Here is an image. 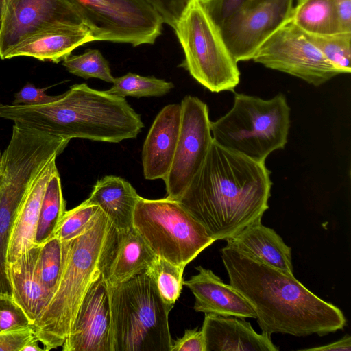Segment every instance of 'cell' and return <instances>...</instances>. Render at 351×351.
<instances>
[{"mask_svg":"<svg viewBox=\"0 0 351 351\" xmlns=\"http://www.w3.org/2000/svg\"><path fill=\"white\" fill-rule=\"evenodd\" d=\"M272 182L265 162L213 141L200 169L178 201L216 241L261 221Z\"/></svg>","mask_w":351,"mask_h":351,"instance_id":"1","label":"cell"},{"mask_svg":"<svg viewBox=\"0 0 351 351\" xmlns=\"http://www.w3.org/2000/svg\"><path fill=\"white\" fill-rule=\"evenodd\" d=\"M221 255L230 285L251 304L262 332L324 336L346 325L339 308L314 294L294 275L227 245Z\"/></svg>","mask_w":351,"mask_h":351,"instance_id":"2","label":"cell"},{"mask_svg":"<svg viewBox=\"0 0 351 351\" xmlns=\"http://www.w3.org/2000/svg\"><path fill=\"white\" fill-rule=\"evenodd\" d=\"M0 119L71 140L119 143L135 138L144 125L125 97L75 84L50 103L16 106L0 102Z\"/></svg>","mask_w":351,"mask_h":351,"instance_id":"3","label":"cell"},{"mask_svg":"<svg viewBox=\"0 0 351 351\" xmlns=\"http://www.w3.org/2000/svg\"><path fill=\"white\" fill-rule=\"evenodd\" d=\"M116 230L100 209L88 229L68 241L61 277L50 302L32 324L45 350L62 346L88 289L104 271Z\"/></svg>","mask_w":351,"mask_h":351,"instance_id":"4","label":"cell"},{"mask_svg":"<svg viewBox=\"0 0 351 351\" xmlns=\"http://www.w3.org/2000/svg\"><path fill=\"white\" fill-rule=\"evenodd\" d=\"M70 140L14 124L0 158V293L12 295L6 256L17 215L34 182Z\"/></svg>","mask_w":351,"mask_h":351,"instance_id":"5","label":"cell"},{"mask_svg":"<svg viewBox=\"0 0 351 351\" xmlns=\"http://www.w3.org/2000/svg\"><path fill=\"white\" fill-rule=\"evenodd\" d=\"M108 289L113 351H171V309L146 271Z\"/></svg>","mask_w":351,"mask_h":351,"instance_id":"6","label":"cell"},{"mask_svg":"<svg viewBox=\"0 0 351 351\" xmlns=\"http://www.w3.org/2000/svg\"><path fill=\"white\" fill-rule=\"evenodd\" d=\"M290 112L282 93L269 99L235 93L231 109L210 121L213 139L223 147L265 162L271 152L285 147Z\"/></svg>","mask_w":351,"mask_h":351,"instance_id":"7","label":"cell"},{"mask_svg":"<svg viewBox=\"0 0 351 351\" xmlns=\"http://www.w3.org/2000/svg\"><path fill=\"white\" fill-rule=\"evenodd\" d=\"M173 29L184 53L179 66L210 92L234 90L240 82L238 62L200 0H189Z\"/></svg>","mask_w":351,"mask_h":351,"instance_id":"8","label":"cell"},{"mask_svg":"<svg viewBox=\"0 0 351 351\" xmlns=\"http://www.w3.org/2000/svg\"><path fill=\"white\" fill-rule=\"evenodd\" d=\"M132 225L155 256L184 267L215 241L178 200L168 197L140 196Z\"/></svg>","mask_w":351,"mask_h":351,"instance_id":"9","label":"cell"},{"mask_svg":"<svg viewBox=\"0 0 351 351\" xmlns=\"http://www.w3.org/2000/svg\"><path fill=\"white\" fill-rule=\"evenodd\" d=\"M95 40L152 45L162 34L163 21L147 0H70Z\"/></svg>","mask_w":351,"mask_h":351,"instance_id":"10","label":"cell"},{"mask_svg":"<svg viewBox=\"0 0 351 351\" xmlns=\"http://www.w3.org/2000/svg\"><path fill=\"white\" fill-rule=\"evenodd\" d=\"M252 60L315 86L342 74L290 19L261 45Z\"/></svg>","mask_w":351,"mask_h":351,"instance_id":"11","label":"cell"},{"mask_svg":"<svg viewBox=\"0 0 351 351\" xmlns=\"http://www.w3.org/2000/svg\"><path fill=\"white\" fill-rule=\"evenodd\" d=\"M178 143L170 169L163 180L167 197L178 200L200 169L213 141L207 104L186 95L180 103Z\"/></svg>","mask_w":351,"mask_h":351,"instance_id":"12","label":"cell"},{"mask_svg":"<svg viewBox=\"0 0 351 351\" xmlns=\"http://www.w3.org/2000/svg\"><path fill=\"white\" fill-rule=\"evenodd\" d=\"M293 0H249L220 26L235 60H251L261 45L291 17Z\"/></svg>","mask_w":351,"mask_h":351,"instance_id":"13","label":"cell"},{"mask_svg":"<svg viewBox=\"0 0 351 351\" xmlns=\"http://www.w3.org/2000/svg\"><path fill=\"white\" fill-rule=\"evenodd\" d=\"M61 25H86L70 0H8L0 29V58L27 37Z\"/></svg>","mask_w":351,"mask_h":351,"instance_id":"14","label":"cell"},{"mask_svg":"<svg viewBox=\"0 0 351 351\" xmlns=\"http://www.w3.org/2000/svg\"><path fill=\"white\" fill-rule=\"evenodd\" d=\"M62 346L64 351H113L110 303L104 272L86 292Z\"/></svg>","mask_w":351,"mask_h":351,"instance_id":"15","label":"cell"},{"mask_svg":"<svg viewBox=\"0 0 351 351\" xmlns=\"http://www.w3.org/2000/svg\"><path fill=\"white\" fill-rule=\"evenodd\" d=\"M181 120L178 104L165 106L156 117L144 141L142 163L146 180H164L174 156Z\"/></svg>","mask_w":351,"mask_h":351,"instance_id":"16","label":"cell"},{"mask_svg":"<svg viewBox=\"0 0 351 351\" xmlns=\"http://www.w3.org/2000/svg\"><path fill=\"white\" fill-rule=\"evenodd\" d=\"M197 273L183 281L195 296L193 308L197 312L221 316L256 318L248 301L231 285H227L212 270L202 266Z\"/></svg>","mask_w":351,"mask_h":351,"instance_id":"17","label":"cell"},{"mask_svg":"<svg viewBox=\"0 0 351 351\" xmlns=\"http://www.w3.org/2000/svg\"><path fill=\"white\" fill-rule=\"evenodd\" d=\"M205 351H278L271 335L257 333L245 318L204 313Z\"/></svg>","mask_w":351,"mask_h":351,"instance_id":"18","label":"cell"},{"mask_svg":"<svg viewBox=\"0 0 351 351\" xmlns=\"http://www.w3.org/2000/svg\"><path fill=\"white\" fill-rule=\"evenodd\" d=\"M92 41L95 38L86 25L53 26L20 42L6 53L4 60L28 56L58 63L71 56L77 47Z\"/></svg>","mask_w":351,"mask_h":351,"instance_id":"19","label":"cell"},{"mask_svg":"<svg viewBox=\"0 0 351 351\" xmlns=\"http://www.w3.org/2000/svg\"><path fill=\"white\" fill-rule=\"evenodd\" d=\"M227 246L271 267L293 275L291 248L274 230L257 221L226 239Z\"/></svg>","mask_w":351,"mask_h":351,"instance_id":"20","label":"cell"},{"mask_svg":"<svg viewBox=\"0 0 351 351\" xmlns=\"http://www.w3.org/2000/svg\"><path fill=\"white\" fill-rule=\"evenodd\" d=\"M40 245H35L7 265L12 296L32 324L47 306L53 295L42 285L36 271Z\"/></svg>","mask_w":351,"mask_h":351,"instance_id":"21","label":"cell"},{"mask_svg":"<svg viewBox=\"0 0 351 351\" xmlns=\"http://www.w3.org/2000/svg\"><path fill=\"white\" fill-rule=\"evenodd\" d=\"M155 256L133 227L117 232L104 271L107 285L116 286L145 271Z\"/></svg>","mask_w":351,"mask_h":351,"instance_id":"22","label":"cell"},{"mask_svg":"<svg viewBox=\"0 0 351 351\" xmlns=\"http://www.w3.org/2000/svg\"><path fill=\"white\" fill-rule=\"evenodd\" d=\"M56 158H52L38 176L22 204L8 245L7 265L36 245V232L41 202L47 183L57 169Z\"/></svg>","mask_w":351,"mask_h":351,"instance_id":"23","label":"cell"},{"mask_svg":"<svg viewBox=\"0 0 351 351\" xmlns=\"http://www.w3.org/2000/svg\"><path fill=\"white\" fill-rule=\"evenodd\" d=\"M139 197L127 180L119 176H106L97 181L86 200L98 206L116 231L122 232L133 227V214Z\"/></svg>","mask_w":351,"mask_h":351,"instance_id":"24","label":"cell"},{"mask_svg":"<svg viewBox=\"0 0 351 351\" xmlns=\"http://www.w3.org/2000/svg\"><path fill=\"white\" fill-rule=\"evenodd\" d=\"M290 20L308 34H332L343 32L334 0H297Z\"/></svg>","mask_w":351,"mask_h":351,"instance_id":"25","label":"cell"},{"mask_svg":"<svg viewBox=\"0 0 351 351\" xmlns=\"http://www.w3.org/2000/svg\"><path fill=\"white\" fill-rule=\"evenodd\" d=\"M65 212L66 202L57 169L51 175L43 197L36 227V245H40L54 237Z\"/></svg>","mask_w":351,"mask_h":351,"instance_id":"26","label":"cell"},{"mask_svg":"<svg viewBox=\"0 0 351 351\" xmlns=\"http://www.w3.org/2000/svg\"><path fill=\"white\" fill-rule=\"evenodd\" d=\"M68 241L53 237L40 245L36 271L43 287L53 295L63 270Z\"/></svg>","mask_w":351,"mask_h":351,"instance_id":"27","label":"cell"},{"mask_svg":"<svg viewBox=\"0 0 351 351\" xmlns=\"http://www.w3.org/2000/svg\"><path fill=\"white\" fill-rule=\"evenodd\" d=\"M184 268L156 256L146 270L162 300L171 310L182 289Z\"/></svg>","mask_w":351,"mask_h":351,"instance_id":"28","label":"cell"},{"mask_svg":"<svg viewBox=\"0 0 351 351\" xmlns=\"http://www.w3.org/2000/svg\"><path fill=\"white\" fill-rule=\"evenodd\" d=\"M174 85L171 82L153 76L145 77L128 73L114 78L112 87L106 90L108 93L125 97H160L171 91Z\"/></svg>","mask_w":351,"mask_h":351,"instance_id":"29","label":"cell"},{"mask_svg":"<svg viewBox=\"0 0 351 351\" xmlns=\"http://www.w3.org/2000/svg\"><path fill=\"white\" fill-rule=\"evenodd\" d=\"M324 56L341 73L351 71V32L332 34H313L302 32Z\"/></svg>","mask_w":351,"mask_h":351,"instance_id":"30","label":"cell"},{"mask_svg":"<svg viewBox=\"0 0 351 351\" xmlns=\"http://www.w3.org/2000/svg\"><path fill=\"white\" fill-rule=\"evenodd\" d=\"M62 65L71 74L84 79L97 78L109 83L114 80L108 62L97 49L71 55L63 60Z\"/></svg>","mask_w":351,"mask_h":351,"instance_id":"31","label":"cell"},{"mask_svg":"<svg viewBox=\"0 0 351 351\" xmlns=\"http://www.w3.org/2000/svg\"><path fill=\"white\" fill-rule=\"evenodd\" d=\"M99 207L86 200L77 206L66 210L55 233L62 241H69L83 234L90 226Z\"/></svg>","mask_w":351,"mask_h":351,"instance_id":"32","label":"cell"},{"mask_svg":"<svg viewBox=\"0 0 351 351\" xmlns=\"http://www.w3.org/2000/svg\"><path fill=\"white\" fill-rule=\"evenodd\" d=\"M31 326L32 322L12 296L0 293V332Z\"/></svg>","mask_w":351,"mask_h":351,"instance_id":"33","label":"cell"},{"mask_svg":"<svg viewBox=\"0 0 351 351\" xmlns=\"http://www.w3.org/2000/svg\"><path fill=\"white\" fill-rule=\"evenodd\" d=\"M204 9L220 27L239 7L249 0H200Z\"/></svg>","mask_w":351,"mask_h":351,"instance_id":"34","label":"cell"},{"mask_svg":"<svg viewBox=\"0 0 351 351\" xmlns=\"http://www.w3.org/2000/svg\"><path fill=\"white\" fill-rule=\"evenodd\" d=\"M47 88H36L34 84L27 83L19 92L15 93L12 105L34 106L46 104L55 101L58 95H48L45 93Z\"/></svg>","mask_w":351,"mask_h":351,"instance_id":"35","label":"cell"},{"mask_svg":"<svg viewBox=\"0 0 351 351\" xmlns=\"http://www.w3.org/2000/svg\"><path fill=\"white\" fill-rule=\"evenodd\" d=\"M34 337L32 326L0 332V351H21L27 343Z\"/></svg>","mask_w":351,"mask_h":351,"instance_id":"36","label":"cell"},{"mask_svg":"<svg viewBox=\"0 0 351 351\" xmlns=\"http://www.w3.org/2000/svg\"><path fill=\"white\" fill-rule=\"evenodd\" d=\"M161 16L164 23L173 27L189 0H147Z\"/></svg>","mask_w":351,"mask_h":351,"instance_id":"37","label":"cell"},{"mask_svg":"<svg viewBox=\"0 0 351 351\" xmlns=\"http://www.w3.org/2000/svg\"><path fill=\"white\" fill-rule=\"evenodd\" d=\"M171 351H205V341L202 330H186L182 337L172 341Z\"/></svg>","mask_w":351,"mask_h":351,"instance_id":"38","label":"cell"},{"mask_svg":"<svg viewBox=\"0 0 351 351\" xmlns=\"http://www.w3.org/2000/svg\"><path fill=\"white\" fill-rule=\"evenodd\" d=\"M343 32H351V0H334Z\"/></svg>","mask_w":351,"mask_h":351,"instance_id":"39","label":"cell"},{"mask_svg":"<svg viewBox=\"0 0 351 351\" xmlns=\"http://www.w3.org/2000/svg\"><path fill=\"white\" fill-rule=\"evenodd\" d=\"M298 350H313V351H350L351 337L346 335L341 339L330 343L310 348L300 349Z\"/></svg>","mask_w":351,"mask_h":351,"instance_id":"40","label":"cell"},{"mask_svg":"<svg viewBox=\"0 0 351 351\" xmlns=\"http://www.w3.org/2000/svg\"><path fill=\"white\" fill-rule=\"evenodd\" d=\"M38 339L35 336L23 348L21 351H41L45 350V348H41L38 345Z\"/></svg>","mask_w":351,"mask_h":351,"instance_id":"41","label":"cell"},{"mask_svg":"<svg viewBox=\"0 0 351 351\" xmlns=\"http://www.w3.org/2000/svg\"><path fill=\"white\" fill-rule=\"evenodd\" d=\"M8 0H0V29L7 5Z\"/></svg>","mask_w":351,"mask_h":351,"instance_id":"42","label":"cell"},{"mask_svg":"<svg viewBox=\"0 0 351 351\" xmlns=\"http://www.w3.org/2000/svg\"><path fill=\"white\" fill-rule=\"evenodd\" d=\"M1 152L0 151V158H1Z\"/></svg>","mask_w":351,"mask_h":351,"instance_id":"43","label":"cell"}]
</instances>
